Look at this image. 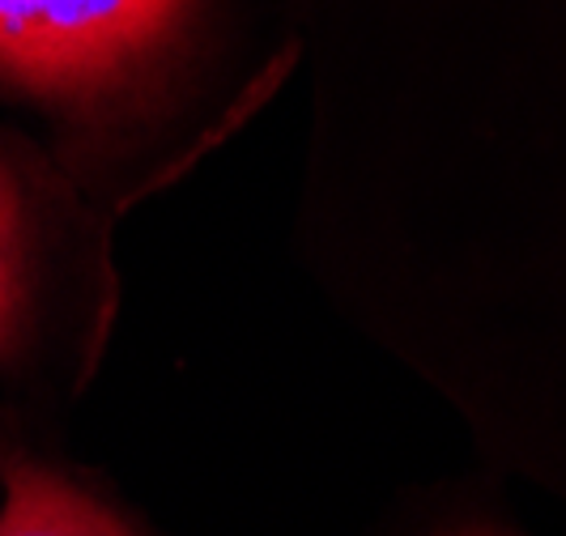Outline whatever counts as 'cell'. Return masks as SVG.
I'll return each instance as SVG.
<instances>
[{
	"label": "cell",
	"instance_id": "cell-3",
	"mask_svg": "<svg viewBox=\"0 0 566 536\" xmlns=\"http://www.w3.org/2000/svg\"><path fill=\"white\" fill-rule=\"evenodd\" d=\"M13 213H9V200L0 192V337H4V324H9V303H13Z\"/></svg>",
	"mask_w": 566,
	"mask_h": 536
},
{
	"label": "cell",
	"instance_id": "cell-1",
	"mask_svg": "<svg viewBox=\"0 0 566 536\" xmlns=\"http://www.w3.org/2000/svg\"><path fill=\"white\" fill-rule=\"evenodd\" d=\"M205 0H0V82L94 103L145 77Z\"/></svg>",
	"mask_w": 566,
	"mask_h": 536
},
{
	"label": "cell",
	"instance_id": "cell-2",
	"mask_svg": "<svg viewBox=\"0 0 566 536\" xmlns=\"http://www.w3.org/2000/svg\"><path fill=\"white\" fill-rule=\"evenodd\" d=\"M0 536H133L112 511L48 469H18L0 511Z\"/></svg>",
	"mask_w": 566,
	"mask_h": 536
}]
</instances>
